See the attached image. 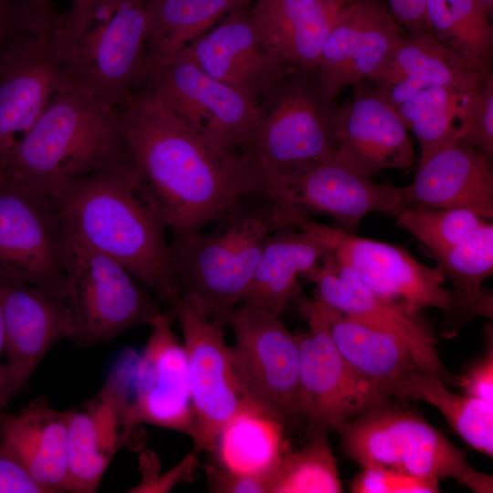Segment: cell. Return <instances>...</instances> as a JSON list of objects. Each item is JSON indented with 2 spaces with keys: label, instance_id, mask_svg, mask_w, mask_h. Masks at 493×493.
Returning <instances> with one entry per match:
<instances>
[{
  "label": "cell",
  "instance_id": "d6a6232c",
  "mask_svg": "<svg viewBox=\"0 0 493 493\" xmlns=\"http://www.w3.org/2000/svg\"><path fill=\"white\" fill-rule=\"evenodd\" d=\"M253 0H155L147 8L146 60L172 56L202 36L224 16Z\"/></svg>",
  "mask_w": 493,
  "mask_h": 493
},
{
  "label": "cell",
  "instance_id": "7c38bea8",
  "mask_svg": "<svg viewBox=\"0 0 493 493\" xmlns=\"http://www.w3.org/2000/svg\"><path fill=\"white\" fill-rule=\"evenodd\" d=\"M291 226L314 233L369 289L404 312L417 316L425 308L449 309L452 294L443 287L446 280L443 270L419 262L405 248L302 215L294 216Z\"/></svg>",
  "mask_w": 493,
  "mask_h": 493
},
{
  "label": "cell",
  "instance_id": "2e32d148",
  "mask_svg": "<svg viewBox=\"0 0 493 493\" xmlns=\"http://www.w3.org/2000/svg\"><path fill=\"white\" fill-rule=\"evenodd\" d=\"M404 37L399 23L377 0H354L334 16L311 80L332 101L342 89L372 80Z\"/></svg>",
  "mask_w": 493,
  "mask_h": 493
},
{
  "label": "cell",
  "instance_id": "681fc988",
  "mask_svg": "<svg viewBox=\"0 0 493 493\" xmlns=\"http://www.w3.org/2000/svg\"><path fill=\"white\" fill-rule=\"evenodd\" d=\"M84 1H86V0H73V1H72V5H74V4H75V5L80 4V3L84 2Z\"/></svg>",
  "mask_w": 493,
  "mask_h": 493
},
{
  "label": "cell",
  "instance_id": "1f68e13d",
  "mask_svg": "<svg viewBox=\"0 0 493 493\" xmlns=\"http://www.w3.org/2000/svg\"><path fill=\"white\" fill-rule=\"evenodd\" d=\"M435 258L454 287L450 318L457 324L477 315L492 319V292L482 285L493 273L492 223Z\"/></svg>",
  "mask_w": 493,
  "mask_h": 493
},
{
  "label": "cell",
  "instance_id": "6da1fadb",
  "mask_svg": "<svg viewBox=\"0 0 493 493\" xmlns=\"http://www.w3.org/2000/svg\"><path fill=\"white\" fill-rule=\"evenodd\" d=\"M139 176V193L173 237L218 221L239 201L257 196L240 154L223 153L138 87L115 110Z\"/></svg>",
  "mask_w": 493,
  "mask_h": 493
},
{
  "label": "cell",
  "instance_id": "f6af8a7d",
  "mask_svg": "<svg viewBox=\"0 0 493 493\" xmlns=\"http://www.w3.org/2000/svg\"><path fill=\"white\" fill-rule=\"evenodd\" d=\"M37 24L43 29H55L63 20L55 8L53 0H26Z\"/></svg>",
  "mask_w": 493,
  "mask_h": 493
},
{
  "label": "cell",
  "instance_id": "4fadbf2b",
  "mask_svg": "<svg viewBox=\"0 0 493 493\" xmlns=\"http://www.w3.org/2000/svg\"><path fill=\"white\" fill-rule=\"evenodd\" d=\"M235 365L247 398L284 425L301 417L299 348L280 316L244 304L228 318Z\"/></svg>",
  "mask_w": 493,
  "mask_h": 493
},
{
  "label": "cell",
  "instance_id": "cb8c5ba5",
  "mask_svg": "<svg viewBox=\"0 0 493 493\" xmlns=\"http://www.w3.org/2000/svg\"><path fill=\"white\" fill-rule=\"evenodd\" d=\"M68 417L40 396L16 414L0 410L1 441L46 493L66 492Z\"/></svg>",
  "mask_w": 493,
  "mask_h": 493
},
{
  "label": "cell",
  "instance_id": "30bf717a",
  "mask_svg": "<svg viewBox=\"0 0 493 493\" xmlns=\"http://www.w3.org/2000/svg\"><path fill=\"white\" fill-rule=\"evenodd\" d=\"M299 310L309 327L296 335L300 414L311 435H327L365 411L389 403L355 375L338 350L330 332L333 309L318 299H302Z\"/></svg>",
  "mask_w": 493,
  "mask_h": 493
},
{
  "label": "cell",
  "instance_id": "d6986e66",
  "mask_svg": "<svg viewBox=\"0 0 493 493\" xmlns=\"http://www.w3.org/2000/svg\"><path fill=\"white\" fill-rule=\"evenodd\" d=\"M55 29L26 35L0 54V161L68 78L58 53Z\"/></svg>",
  "mask_w": 493,
  "mask_h": 493
},
{
  "label": "cell",
  "instance_id": "4dcf8cb0",
  "mask_svg": "<svg viewBox=\"0 0 493 493\" xmlns=\"http://www.w3.org/2000/svg\"><path fill=\"white\" fill-rule=\"evenodd\" d=\"M487 73L469 81L420 90L393 107L406 129L416 136L421 159L462 141L472 99Z\"/></svg>",
  "mask_w": 493,
  "mask_h": 493
},
{
  "label": "cell",
  "instance_id": "484cf974",
  "mask_svg": "<svg viewBox=\"0 0 493 493\" xmlns=\"http://www.w3.org/2000/svg\"><path fill=\"white\" fill-rule=\"evenodd\" d=\"M127 440L121 407L112 395L99 393L82 409H69L66 492H95Z\"/></svg>",
  "mask_w": 493,
  "mask_h": 493
},
{
  "label": "cell",
  "instance_id": "277c9868",
  "mask_svg": "<svg viewBox=\"0 0 493 493\" xmlns=\"http://www.w3.org/2000/svg\"><path fill=\"white\" fill-rule=\"evenodd\" d=\"M214 232L173 237L171 270L178 296L226 326L241 303L269 236L286 226L281 207L264 197L239 201Z\"/></svg>",
  "mask_w": 493,
  "mask_h": 493
},
{
  "label": "cell",
  "instance_id": "44dd1931",
  "mask_svg": "<svg viewBox=\"0 0 493 493\" xmlns=\"http://www.w3.org/2000/svg\"><path fill=\"white\" fill-rule=\"evenodd\" d=\"M303 276L317 286V299L373 329L399 339L418 365L444 383L450 374L435 346V334L419 318L382 299L330 252Z\"/></svg>",
  "mask_w": 493,
  "mask_h": 493
},
{
  "label": "cell",
  "instance_id": "ba28073f",
  "mask_svg": "<svg viewBox=\"0 0 493 493\" xmlns=\"http://www.w3.org/2000/svg\"><path fill=\"white\" fill-rule=\"evenodd\" d=\"M138 87L150 90L223 153L239 154L266 112L265 107L205 73L183 50L146 60Z\"/></svg>",
  "mask_w": 493,
  "mask_h": 493
},
{
  "label": "cell",
  "instance_id": "603a6c76",
  "mask_svg": "<svg viewBox=\"0 0 493 493\" xmlns=\"http://www.w3.org/2000/svg\"><path fill=\"white\" fill-rule=\"evenodd\" d=\"M404 191L406 208L466 209L491 218L492 159L456 142L420 159L413 183Z\"/></svg>",
  "mask_w": 493,
  "mask_h": 493
},
{
  "label": "cell",
  "instance_id": "d4e9b609",
  "mask_svg": "<svg viewBox=\"0 0 493 493\" xmlns=\"http://www.w3.org/2000/svg\"><path fill=\"white\" fill-rule=\"evenodd\" d=\"M252 2V18L265 44L294 74L311 81L337 12L317 0Z\"/></svg>",
  "mask_w": 493,
  "mask_h": 493
},
{
  "label": "cell",
  "instance_id": "8d00e7d4",
  "mask_svg": "<svg viewBox=\"0 0 493 493\" xmlns=\"http://www.w3.org/2000/svg\"><path fill=\"white\" fill-rule=\"evenodd\" d=\"M397 225L424 244L434 257L478 234L488 222L466 209L406 208Z\"/></svg>",
  "mask_w": 493,
  "mask_h": 493
},
{
  "label": "cell",
  "instance_id": "bcb514c9",
  "mask_svg": "<svg viewBox=\"0 0 493 493\" xmlns=\"http://www.w3.org/2000/svg\"><path fill=\"white\" fill-rule=\"evenodd\" d=\"M4 341H5L4 314H3V305H2V297H1V289H0V402H1L3 383H4V373H5ZM0 410H2L1 404H0Z\"/></svg>",
  "mask_w": 493,
  "mask_h": 493
},
{
  "label": "cell",
  "instance_id": "9c48e42d",
  "mask_svg": "<svg viewBox=\"0 0 493 493\" xmlns=\"http://www.w3.org/2000/svg\"><path fill=\"white\" fill-rule=\"evenodd\" d=\"M62 260L74 342L93 346L149 324L160 310L120 263L79 242L65 227Z\"/></svg>",
  "mask_w": 493,
  "mask_h": 493
},
{
  "label": "cell",
  "instance_id": "e575fe53",
  "mask_svg": "<svg viewBox=\"0 0 493 493\" xmlns=\"http://www.w3.org/2000/svg\"><path fill=\"white\" fill-rule=\"evenodd\" d=\"M397 397L430 404L470 447L492 457L493 403L456 393L440 378L425 370L406 383Z\"/></svg>",
  "mask_w": 493,
  "mask_h": 493
},
{
  "label": "cell",
  "instance_id": "8fae6325",
  "mask_svg": "<svg viewBox=\"0 0 493 493\" xmlns=\"http://www.w3.org/2000/svg\"><path fill=\"white\" fill-rule=\"evenodd\" d=\"M63 236L52 195L6 178L0 186V283L66 294Z\"/></svg>",
  "mask_w": 493,
  "mask_h": 493
},
{
  "label": "cell",
  "instance_id": "d590c367",
  "mask_svg": "<svg viewBox=\"0 0 493 493\" xmlns=\"http://www.w3.org/2000/svg\"><path fill=\"white\" fill-rule=\"evenodd\" d=\"M342 492L337 460L327 435H312L305 447L285 453L269 477V493Z\"/></svg>",
  "mask_w": 493,
  "mask_h": 493
},
{
  "label": "cell",
  "instance_id": "c3c4849f",
  "mask_svg": "<svg viewBox=\"0 0 493 493\" xmlns=\"http://www.w3.org/2000/svg\"><path fill=\"white\" fill-rule=\"evenodd\" d=\"M5 179H6V176H5V171L0 163V186L3 184Z\"/></svg>",
  "mask_w": 493,
  "mask_h": 493
},
{
  "label": "cell",
  "instance_id": "ac0fdd59",
  "mask_svg": "<svg viewBox=\"0 0 493 493\" xmlns=\"http://www.w3.org/2000/svg\"><path fill=\"white\" fill-rule=\"evenodd\" d=\"M172 323L173 313L161 310L149 323L151 334L134 372V397L124 410L129 434L138 425L150 424L191 435L187 357Z\"/></svg>",
  "mask_w": 493,
  "mask_h": 493
},
{
  "label": "cell",
  "instance_id": "7dc6e473",
  "mask_svg": "<svg viewBox=\"0 0 493 493\" xmlns=\"http://www.w3.org/2000/svg\"><path fill=\"white\" fill-rule=\"evenodd\" d=\"M490 15L493 9V0H477Z\"/></svg>",
  "mask_w": 493,
  "mask_h": 493
},
{
  "label": "cell",
  "instance_id": "f546056e",
  "mask_svg": "<svg viewBox=\"0 0 493 493\" xmlns=\"http://www.w3.org/2000/svg\"><path fill=\"white\" fill-rule=\"evenodd\" d=\"M284 427L272 413L247 398L216 437L213 450L219 467L269 481L286 453Z\"/></svg>",
  "mask_w": 493,
  "mask_h": 493
},
{
  "label": "cell",
  "instance_id": "7a4b0ae2",
  "mask_svg": "<svg viewBox=\"0 0 493 493\" xmlns=\"http://www.w3.org/2000/svg\"><path fill=\"white\" fill-rule=\"evenodd\" d=\"M50 195L74 237L120 263L169 306L175 300L166 227L142 198L134 166L77 178Z\"/></svg>",
  "mask_w": 493,
  "mask_h": 493
},
{
  "label": "cell",
  "instance_id": "f35d334b",
  "mask_svg": "<svg viewBox=\"0 0 493 493\" xmlns=\"http://www.w3.org/2000/svg\"><path fill=\"white\" fill-rule=\"evenodd\" d=\"M43 30L26 0H0V54L18 38Z\"/></svg>",
  "mask_w": 493,
  "mask_h": 493
},
{
  "label": "cell",
  "instance_id": "836d02e7",
  "mask_svg": "<svg viewBox=\"0 0 493 493\" xmlns=\"http://www.w3.org/2000/svg\"><path fill=\"white\" fill-rule=\"evenodd\" d=\"M490 16L477 0H426L427 32L481 72L491 70Z\"/></svg>",
  "mask_w": 493,
  "mask_h": 493
},
{
  "label": "cell",
  "instance_id": "7bdbcfd3",
  "mask_svg": "<svg viewBox=\"0 0 493 493\" xmlns=\"http://www.w3.org/2000/svg\"><path fill=\"white\" fill-rule=\"evenodd\" d=\"M399 472L376 466L362 467L350 488L355 493H395Z\"/></svg>",
  "mask_w": 493,
  "mask_h": 493
},
{
  "label": "cell",
  "instance_id": "8992f818",
  "mask_svg": "<svg viewBox=\"0 0 493 493\" xmlns=\"http://www.w3.org/2000/svg\"><path fill=\"white\" fill-rule=\"evenodd\" d=\"M333 107L311 81H299L266 109L257 130L239 153L257 196L277 203L296 182L334 158Z\"/></svg>",
  "mask_w": 493,
  "mask_h": 493
},
{
  "label": "cell",
  "instance_id": "83f0119b",
  "mask_svg": "<svg viewBox=\"0 0 493 493\" xmlns=\"http://www.w3.org/2000/svg\"><path fill=\"white\" fill-rule=\"evenodd\" d=\"M330 332L355 375L386 399L397 397L404 385L423 370L399 339L335 309Z\"/></svg>",
  "mask_w": 493,
  "mask_h": 493
},
{
  "label": "cell",
  "instance_id": "ab89813d",
  "mask_svg": "<svg viewBox=\"0 0 493 493\" xmlns=\"http://www.w3.org/2000/svg\"><path fill=\"white\" fill-rule=\"evenodd\" d=\"M493 334L487 328V348L460 379L465 394L493 403Z\"/></svg>",
  "mask_w": 493,
  "mask_h": 493
},
{
  "label": "cell",
  "instance_id": "60d3db41",
  "mask_svg": "<svg viewBox=\"0 0 493 493\" xmlns=\"http://www.w3.org/2000/svg\"><path fill=\"white\" fill-rule=\"evenodd\" d=\"M209 490L217 493H269L266 477L237 474L221 467L205 466Z\"/></svg>",
  "mask_w": 493,
  "mask_h": 493
},
{
  "label": "cell",
  "instance_id": "74e56055",
  "mask_svg": "<svg viewBox=\"0 0 493 493\" xmlns=\"http://www.w3.org/2000/svg\"><path fill=\"white\" fill-rule=\"evenodd\" d=\"M462 142L493 158V74L488 71L474 95L468 114L467 129Z\"/></svg>",
  "mask_w": 493,
  "mask_h": 493
},
{
  "label": "cell",
  "instance_id": "5b68a950",
  "mask_svg": "<svg viewBox=\"0 0 493 493\" xmlns=\"http://www.w3.org/2000/svg\"><path fill=\"white\" fill-rule=\"evenodd\" d=\"M148 27L144 0H87L71 6L54 35L68 76L115 110L141 82Z\"/></svg>",
  "mask_w": 493,
  "mask_h": 493
},
{
  "label": "cell",
  "instance_id": "f907efd6",
  "mask_svg": "<svg viewBox=\"0 0 493 493\" xmlns=\"http://www.w3.org/2000/svg\"><path fill=\"white\" fill-rule=\"evenodd\" d=\"M145 3H146V5L148 6L150 4H152V2H154L155 0H144Z\"/></svg>",
  "mask_w": 493,
  "mask_h": 493
},
{
  "label": "cell",
  "instance_id": "9a60e30c",
  "mask_svg": "<svg viewBox=\"0 0 493 493\" xmlns=\"http://www.w3.org/2000/svg\"><path fill=\"white\" fill-rule=\"evenodd\" d=\"M183 51L205 73L266 109L287 88L307 81L265 44L248 6L226 16Z\"/></svg>",
  "mask_w": 493,
  "mask_h": 493
},
{
  "label": "cell",
  "instance_id": "ffe728a7",
  "mask_svg": "<svg viewBox=\"0 0 493 493\" xmlns=\"http://www.w3.org/2000/svg\"><path fill=\"white\" fill-rule=\"evenodd\" d=\"M330 127L334 159L365 177L387 169H409L414 163L405 125L373 86L354 85L351 99L333 107Z\"/></svg>",
  "mask_w": 493,
  "mask_h": 493
},
{
  "label": "cell",
  "instance_id": "f1b7e54d",
  "mask_svg": "<svg viewBox=\"0 0 493 493\" xmlns=\"http://www.w3.org/2000/svg\"><path fill=\"white\" fill-rule=\"evenodd\" d=\"M330 250L314 233L284 226L272 233L241 303L280 316L298 290L297 278Z\"/></svg>",
  "mask_w": 493,
  "mask_h": 493
},
{
  "label": "cell",
  "instance_id": "52a82bcc",
  "mask_svg": "<svg viewBox=\"0 0 493 493\" xmlns=\"http://www.w3.org/2000/svg\"><path fill=\"white\" fill-rule=\"evenodd\" d=\"M337 432L346 455L362 467L453 478L476 493L493 492L492 477L474 468L465 452L423 416L390 402L351 419Z\"/></svg>",
  "mask_w": 493,
  "mask_h": 493
},
{
  "label": "cell",
  "instance_id": "b9f144b4",
  "mask_svg": "<svg viewBox=\"0 0 493 493\" xmlns=\"http://www.w3.org/2000/svg\"><path fill=\"white\" fill-rule=\"evenodd\" d=\"M0 493H46L1 439Z\"/></svg>",
  "mask_w": 493,
  "mask_h": 493
},
{
  "label": "cell",
  "instance_id": "5bb4252c",
  "mask_svg": "<svg viewBox=\"0 0 493 493\" xmlns=\"http://www.w3.org/2000/svg\"><path fill=\"white\" fill-rule=\"evenodd\" d=\"M184 336L194 421L195 451L213 450L226 422L247 399L223 324L210 319L192 300L178 296L170 305Z\"/></svg>",
  "mask_w": 493,
  "mask_h": 493
},
{
  "label": "cell",
  "instance_id": "4316f807",
  "mask_svg": "<svg viewBox=\"0 0 493 493\" xmlns=\"http://www.w3.org/2000/svg\"><path fill=\"white\" fill-rule=\"evenodd\" d=\"M485 73L444 47L429 32H420L404 36L389 62L371 81L394 107L420 90L469 81Z\"/></svg>",
  "mask_w": 493,
  "mask_h": 493
},
{
  "label": "cell",
  "instance_id": "e0dca14e",
  "mask_svg": "<svg viewBox=\"0 0 493 493\" xmlns=\"http://www.w3.org/2000/svg\"><path fill=\"white\" fill-rule=\"evenodd\" d=\"M4 314V383L1 409L25 388L60 340H72L75 324L66 294L45 288L0 283Z\"/></svg>",
  "mask_w": 493,
  "mask_h": 493
},
{
  "label": "cell",
  "instance_id": "ee69618b",
  "mask_svg": "<svg viewBox=\"0 0 493 493\" xmlns=\"http://www.w3.org/2000/svg\"><path fill=\"white\" fill-rule=\"evenodd\" d=\"M391 13L409 33L427 32L426 0H388Z\"/></svg>",
  "mask_w": 493,
  "mask_h": 493
},
{
  "label": "cell",
  "instance_id": "3957f363",
  "mask_svg": "<svg viewBox=\"0 0 493 493\" xmlns=\"http://www.w3.org/2000/svg\"><path fill=\"white\" fill-rule=\"evenodd\" d=\"M0 163L7 179L48 194L85 175L134 166L115 110L69 77Z\"/></svg>",
  "mask_w": 493,
  "mask_h": 493
},
{
  "label": "cell",
  "instance_id": "7402d4cb",
  "mask_svg": "<svg viewBox=\"0 0 493 493\" xmlns=\"http://www.w3.org/2000/svg\"><path fill=\"white\" fill-rule=\"evenodd\" d=\"M276 204L286 215H328L349 233L370 213L396 215L406 209L404 186L376 184L334 158L296 182Z\"/></svg>",
  "mask_w": 493,
  "mask_h": 493
}]
</instances>
